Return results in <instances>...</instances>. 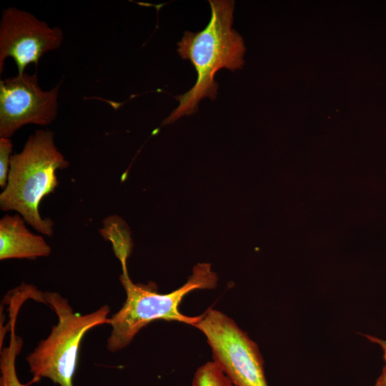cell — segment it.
<instances>
[{"mask_svg":"<svg viewBox=\"0 0 386 386\" xmlns=\"http://www.w3.org/2000/svg\"><path fill=\"white\" fill-rule=\"evenodd\" d=\"M36 295L34 299L49 305L59 321L49 337L26 357L30 372L36 379L47 377L60 386H74L81 341L94 327L110 324L109 307L104 305L91 313L80 315L57 292H37Z\"/></svg>","mask_w":386,"mask_h":386,"instance_id":"277c9868","label":"cell"},{"mask_svg":"<svg viewBox=\"0 0 386 386\" xmlns=\"http://www.w3.org/2000/svg\"><path fill=\"white\" fill-rule=\"evenodd\" d=\"M99 232L104 239L111 242L113 252L122 264V273H128L127 262L133 247L128 224L120 216L109 215L103 220V227Z\"/></svg>","mask_w":386,"mask_h":386,"instance_id":"9c48e42d","label":"cell"},{"mask_svg":"<svg viewBox=\"0 0 386 386\" xmlns=\"http://www.w3.org/2000/svg\"><path fill=\"white\" fill-rule=\"evenodd\" d=\"M61 84L49 91L39 86L36 73L26 72L0 81V137L11 138L27 124L47 126L58 113Z\"/></svg>","mask_w":386,"mask_h":386,"instance_id":"8992f818","label":"cell"},{"mask_svg":"<svg viewBox=\"0 0 386 386\" xmlns=\"http://www.w3.org/2000/svg\"><path fill=\"white\" fill-rule=\"evenodd\" d=\"M20 214H6L0 219V259H34L48 257L51 247L44 239L31 233Z\"/></svg>","mask_w":386,"mask_h":386,"instance_id":"ba28073f","label":"cell"},{"mask_svg":"<svg viewBox=\"0 0 386 386\" xmlns=\"http://www.w3.org/2000/svg\"><path fill=\"white\" fill-rule=\"evenodd\" d=\"M209 2L212 13L206 27L197 32L185 31L177 43L179 56L190 61L194 67L197 81L188 91L175 97L179 104L163 124H172L182 116L193 114L204 97L214 100L218 89L214 80L216 73L222 68L234 71L244 64L243 40L232 28L234 1Z\"/></svg>","mask_w":386,"mask_h":386,"instance_id":"6da1fadb","label":"cell"},{"mask_svg":"<svg viewBox=\"0 0 386 386\" xmlns=\"http://www.w3.org/2000/svg\"><path fill=\"white\" fill-rule=\"evenodd\" d=\"M367 338L378 344L383 351V356L385 362V365L382 368V372L377 378L375 386H386V340H382L373 336H367Z\"/></svg>","mask_w":386,"mask_h":386,"instance_id":"4fadbf2b","label":"cell"},{"mask_svg":"<svg viewBox=\"0 0 386 386\" xmlns=\"http://www.w3.org/2000/svg\"><path fill=\"white\" fill-rule=\"evenodd\" d=\"M63 41L62 30L51 27L24 10L8 7L2 11L0 21V74L6 58L15 61L18 73L36 66L47 52L58 49Z\"/></svg>","mask_w":386,"mask_h":386,"instance_id":"52a82bcc","label":"cell"},{"mask_svg":"<svg viewBox=\"0 0 386 386\" xmlns=\"http://www.w3.org/2000/svg\"><path fill=\"white\" fill-rule=\"evenodd\" d=\"M16 342L14 341L9 349H6V353H4L1 360V386H21L17 380L14 369V359L16 354Z\"/></svg>","mask_w":386,"mask_h":386,"instance_id":"8fae6325","label":"cell"},{"mask_svg":"<svg viewBox=\"0 0 386 386\" xmlns=\"http://www.w3.org/2000/svg\"><path fill=\"white\" fill-rule=\"evenodd\" d=\"M13 144L10 138L0 137V186L4 189L7 184Z\"/></svg>","mask_w":386,"mask_h":386,"instance_id":"7c38bea8","label":"cell"},{"mask_svg":"<svg viewBox=\"0 0 386 386\" xmlns=\"http://www.w3.org/2000/svg\"><path fill=\"white\" fill-rule=\"evenodd\" d=\"M191 386H234L220 367L209 361L198 367L194 374Z\"/></svg>","mask_w":386,"mask_h":386,"instance_id":"30bf717a","label":"cell"},{"mask_svg":"<svg viewBox=\"0 0 386 386\" xmlns=\"http://www.w3.org/2000/svg\"><path fill=\"white\" fill-rule=\"evenodd\" d=\"M54 134L39 129L30 135L21 152L11 156L6 187L0 194V209L16 211L37 232L54 233V222L42 218L39 206L58 185L56 172L69 163L58 150Z\"/></svg>","mask_w":386,"mask_h":386,"instance_id":"7a4b0ae2","label":"cell"},{"mask_svg":"<svg viewBox=\"0 0 386 386\" xmlns=\"http://www.w3.org/2000/svg\"><path fill=\"white\" fill-rule=\"evenodd\" d=\"M119 279L127 298L122 307L110 318L112 330L107 347L111 352L127 347L140 330L155 320L177 321L193 326L201 315L189 317L180 312L183 298L194 290L214 289L217 282V276L208 263L195 265L187 282L167 294L157 292L153 282L134 284L128 273H122Z\"/></svg>","mask_w":386,"mask_h":386,"instance_id":"3957f363","label":"cell"},{"mask_svg":"<svg viewBox=\"0 0 386 386\" xmlns=\"http://www.w3.org/2000/svg\"><path fill=\"white\" fill-rule=\"evenodd\" d=\"M193 327L205 335L213 361L234 386H268L257 345L232 319L210 308Z\"/></svg>","mask_w":386,"mask_h":386,"instance_id":"5b68a950","label":"cell"}]
</instances>
